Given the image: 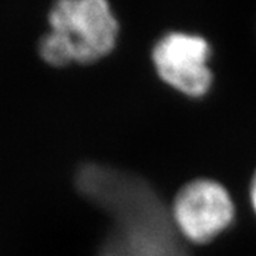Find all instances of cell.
I'll use <instances>...</instances> for the list:
<instances>
[{
    "mask_svg": "<svg viewBox=\"0 0 256 256\" xmlns=\"http://www.w3.org/2000/svg\"><path fill=\"white\" fill-rule=\"evenodd\" d=\"M76 186L110 218L98 256H190L171 210L140 175L90 162L77 170Z\"/></svg>",
    "mask_w": 256,
    "mask_h": 256,
    "instance_id": "1",
    "label": "cell"
},
{
    "mask_svg": "<svg viewBox=\"0 0 256 256\" xmlns=\"http://www.w3.org/2000/svg\"><path fill=\"white\" fill-rule=\"evenodd\" d=\"M48 23L38 50L56 67L96 63L117 44L118 20L106 0H60L48 12Z\"/></svg>",
    "mask_w": 256,
    "mask_h": 256,
    "instance_id": "2",
    "label": "cell"
},
{
    "mask_svg": "<svg viewBox=\"0 0 256 256\" xmlns=\"http://www.w3.org/2000/svg\"><path fill=\"white\" fill-rule=\"evenodd\" d=\"M170 210L181 236L196 245L214 240L235 216L229 192L208 178H196L181 186Z\"/></svg>",
    "mask_w": 256,
    "mask_h": 256,
    "instance_id": "3",
    "label": "cell"
},
{
    "mask_svg": "<svg viewBox=\"0 0 256 256\" xmlns=\"http://www.w3.org/2000/svg\"><path fill=\"white\" fill-rule=\"evenodd\" d=\"M151 58L160 78L184 96L201 98L210 90V46L202 36L168 32L156 42Z\"/></svg>",
    "mask_w": 256,
    "mask_h": 256,
    "instance_id": "4",
    "label": "cell"
},
{
    "mask_svg": "<svg viewBox=\"0 0 256 256\" xmlns=\"http://www.w3.org/2000/svg\"><path fill=\"white\" fill-rule=\"evenodd\" d=\"M250 202H252V206L256 212V171L252 176V181H250Z\"/></svg>",
    "mask_w": 256,
    "mask_h": 256,
    "instance_id": "5",
    "label": "cell"
}]
</instances>
